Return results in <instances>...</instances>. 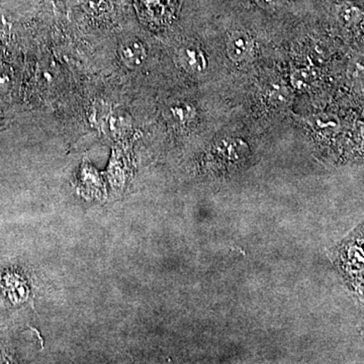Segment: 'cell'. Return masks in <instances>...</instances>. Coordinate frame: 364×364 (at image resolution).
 <instances>
[{
  "instance_id": "1",
  "label": "cell",
  "mask_w": 364,
  "mask_h": 364,
  "mask_svg": "<svg viewBox=\"0 0 364 364\" xmlns=\"http://www.w3.org/2000/svg\"><path fill=\"white\" fill-rule=\"evenodd\" d=\"M119 55L122 62L130 69L139 68L147 59L145 46L136 39L123 41L119 47Z\"/></svg>"
},
{
  "instance_id": "2",
  "label": "cell",
  "mask_w": 364,
  "mask_h": 364,
  "mask_svg": "<svg viewBox=\"0 0 364 364\" xmlns=\"http://www.w3.org/2000/svg\"><path fill=\"white\" fill-rule=\"evenodd\" d=\"M178 61L182 68L191 74L202 73L208 67L205 53L196 46H186L178 52Z\"/></svg>"
},
{
  "instance_id": "3",
  "label": "cell",
  "mask_w": 364,
  "mask_h": 364,
  "mask_svg": "<svg viewBox=\"0 0 364 364\" xmlns=\"http://www.w3.org/2000/svg\"><path fill=\"white\" fill-rule=\"evenodd\" d=\"M252 50V40L246 33L233 32L228 38L227 54L236 63L245 61L250 56Z\"/></svg>"
},
{
  "instance_id": "4",
  "label": "cell",
  "mask_w": 364,
  "mask_h": 364,
  "mask_svg": "<svg viewBox=\"0 0 364 364\" xmlns=\"http://www.w3.org/2000/svg\"><path fill=\"white\" fill-rule=\"evenodd\" d=\"M294 92L289 86L275 85L268 91V100L275 107H286L293 102Z\"/></svg>"
},
{
  "instance_id": "5",
  "label": "cell",
  "mask_w": 364,
  "mask_h": 364,
  "mask_svg": "<svg viewBox=\"0 0 364 364\" xmlns=\"http://www.w3.org/2000/svg\"><path fill=\"white\" fill-rule=\"evenodd\" d=\"M168 117L172 121L178 124L188 123L193 117H195L196 109L193 105L186 102H178L171 105L168 109Z\"/></svg>"
},
{
  "instance_id": "6",
  "label": "cell",
  "mask_w": 364,
  "mask_h": 364,
  "mask_svg": "<svg viewBox=\"0 0 364 364\" xmlns=\"http://www.w3.org/2000/svg\"><path fill=\"white\" fill-rule=\"evenodd\" d=\"M340 18L346 25H354V23H358L359 21L360 13H359L358 9H355V7H344L341 11V14H340Z\"/></svg>"
},
{
  "instance_id": "7",
  "label": "cell",
  "mask_w": 364,
  "mask_h": 364,
  "mask_svg": "<svg viewBox=\"0 0 364 364\" xmlns=\"http://www.w3.org/2000/svg\"><path fill=\"white\" fill-rule=\"evenodd\" d=\"M309 75L308 73L305 71L298 72L296 75V79H294V85L298 86V87H303L304 85H306L308 82Z\"/></svg>"
},
{
  "instance_id": "8",
  "label": "cell",
  "mask_w": 364,
  "mask_h": 364,
  "mask_svg": "<svg viewBox=\"0 0 364 364\" xmlns=\"http://www.w3.org/2000/svg\"><path fill=\"white\" fill-rule=\"evenodd\" d=\"M257 1L262 7H273L279 6L284 0H257Z\"/></svg>"
}]
</instances>
